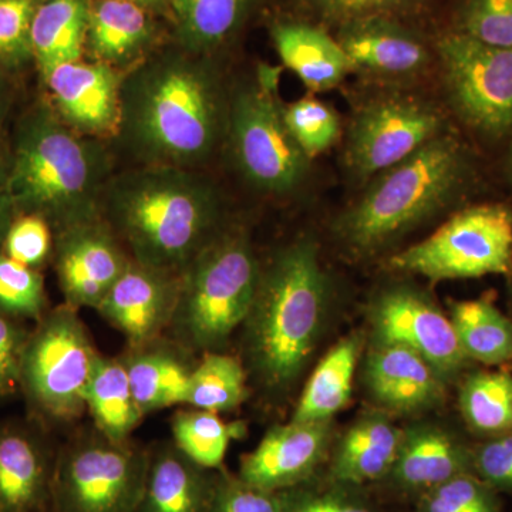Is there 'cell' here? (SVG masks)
<instances>
[{
	"label": "cell",
	"mask_w": 512,
	"mask_h": 512,
	"mask_svg": "<svg viewBox=\"0 0 512 512\" xmlns=\"http://www.w3.org/2000/svg\"><path fill=\"white\" fill-rule=\"evenodd\" d=\"M474 447L430 421L403 429L396 463L386 480L397 490L420 495L461 474L474 473Z\"/></svg>",
	"instance_id": "44dd1931"
},
{
	"label": "cell",
	"mask_w": 512,
	"mask_h": 512,
	"mask_svg": "<svg viewBox=\"0 0 512 512\" xmlns=\"http://www.w3.org/2000/svg\"><path fill=\"white\" fill-rule=\"evenodd\" d=\"M362 348V335L350 333L326 353L309 377L292 421L323 423L345 409L352 394L353 377Z\"/></svg>",
	"instance_id": "83f0119b"
},
{
	"label": "cell",
	"mask_w": 512,
	"mask_h": 512,
	"mask_svg": "<svg viewBox=\"0 0 512 512\" xmlns=\"http://www.w3.org/2000/svg\"><path fill=\"white\" fill-rule=\"evenodd\" d=\"M171 431L175 446L195 463L218 470L224 464L229 443L247 430L242 423H225L220 414L190 407L174 414Z\"/></svg>",
	"instance_id": "836d02e7"
},
{
	"label": "cell",
	"mask_w": 512,
	"mask_h": 512,
	"mask_svg": "<svg viewBox=\"0 0 512 512\" xmlns=\"http://www.w3.org/2000/svg\"><path fill=\"white\" fill-rule=\"evenodd\" d=\"M389 265L431 282L510 275L512 212L503 204L458 211L430 237L393 255Z\"/></svg>",
	"instance_id": "30bf717a"
},
{
	"label": "cell",
	"mask_w": 512,
	"mask_h": 512,
	"mask_svg": "<svg viewBox=\"0 0 512 512\" xmlns=\"http://www.w3.org/2000/svg\"><path fill=\"white\" fill-rule=\"evenodd\" d=\"M275 70H259L229 96L227 136L239 171L258 190L285 195L302 184L309 160L293 140L276 97Z\"/></svg>",
	"instance_id": "9c48e42d"
},
{
	"label": "cell",
	"mask_w": 512,
	"mask_h": 512,
	"mask_svg": "<svg viewBox=\"0 0 512 512\" xmlns=\"http://www.w3.org/2000/svg\"><path fill=\"white\" fill-rule=\"evenodd\" d=\"M248 380L241 357L224 350L204 353L192 369L185 406L217 414L234 412L248 399Z\"/></svg>",
	"instance_id": "1f68e13d"
},
{
	"label": "cell",
	"mask_w": 512,
	"mask_h": 512,
	"mask_svg": "<svg viewBox=\"0 0 512 512\" xmlns=\"http://www.w3.org/2000/svg\"><path fill=\"white\" fill-rule=\"evenodd\" d=\"M86 413L107 439L127 441L144 419L120 356L100 355L84 392Z\"/></svg>",
	"instance_id": "f1b7e54d"
},
{
	"label": "cell",
	"mask_w": 512,
	"mask_h": 512,
	"mask_svg": "<svg viewBox=\"0 0 512 512\" xmlns=\"http://www.w3.org/2000/svg\"><path fill=\"white\" fill-rule=\"evenodd\" d=\"M101 353L79 311L62 303L30 326L19 370L26 414L47 429L70 431L84 414V392Z\"/></svg>",
	"instance_id": "52a82bcc"
},
{
	"label": "cell",
	"mask_w": 512,
	"mask_h": 512,
	"mask_svg": "<svg viewBox=\"0 0 512 512\" xmlns=\"http://www.w3.org/2000/svg\"><path fill=\"white\" fill-rule=\"evenodd\" d=\"M437 53L451 104L468 126L501 136L512 131V47L454 33Z\"/></svg>",
	"instance_id": "7c38bea8"
},
{
	"label": "cell",
	"mask_w": 512,
	"mask_h": 512,
	"mask_svg": "<svg viewBox=\"0 0 512 512\" xmlns=\"http://www.w3.org/2000/svg\"><path fill=\"white\" fill-rule=\"evenodd\" d=\"M508 171H510V175H511V178H512V153H511V156H510V160H508Z\"/></svg>",
	"instance_id": "681fc988"
},
{
	"label": "cell",
	"mask_w": 512,
	"mask_h": 512,
	"mask_svg": "<svg viewBox=\"0 0 512 512\" xmlns=\"http://www.w3.org/2000/svg\"><path fill=\"white\" fill-rule=\"evenodd\" d=\"M286 128L309 161L329 150L340 137L338 113L329 104L305 96L282 106Z\"/></svg>",
	"instance_id": "e575fe53"
},
{
	"label": "cell",
	"mask_w": 512,
	"mask_h": 512,
	"mask_svg": "<svg viewBox=\"0 0 512 512\" xmlns=\"http://www.w3.org/2000/svg\"><path fill=\"white\" fill-rule=\"evenodd\" d=\"M271 36L284 66L313 93L333 89L350 72L342 46L325 30L306 23L281 22L272 26Z\"/></svg>",
	"instance_id": "484cf974"
},
{
	"label": "cell",
	"mask_w": 512,
	"mask_h": 512,
	"mask_svg": "<svg viewBox=\"0 0 512 512\" xmlns=\"http://www.w3.org/2000/svg\"><path fill=\"white\" fill-rule=\"evenodd\" d=\"M322 15L348 22V20L386 16L393 10L406 8L416 0H306Z\"/></svg>",
	"instance_id": "f6af8a7d"
},
{
	"label": "cell",
	"mask_w": 512,
	"mask_h": 512,
	"mask_svg": "<svg viewBox=\"0 0 512 512\" xmlns=\"http://www.w3.org/2000/svg\"><path fill=\"white\" fill-rule=\"evenodd\" d=\"M92 0H42L30 30L33 63L40 76L82 59Z\"/></svg>",
	"instance_id": "4316f807"
},
{
	"label": "cell",
	"mask_w": 512,
	"mask_h": 512,
	"mask_svg": "<svg viewBox=\"0 0 512 512\" xmlns=\"http://www.w3.org/2000/svg\"><path fill=\"white\" fill-rule=\"evenodd\" d=\"M229 97L204 56L165 53L124 74L117 136L146 165L207 163L227 136Z\"/></svg>",
	"instance_id": "6da1fadb"
},
{
	"label": "cell",
	"mask_w": 512,
	"mask_h": 512,
	"mask_svg": "<svg viewBox=\"0 0 512 512\" xmlns=\"http://www.w3.org/2000/svg\"><path fill=\"white\" fill-rule=\"evenodd\" d=\"M100 215L134 262L174 275L227 228L214 184L170 165H146L109 181Z\"/></svg>",
	"instance_id": "3957f363"
},
{
	"label": "cell",
	"mask_w": 512,
	"mask_h": 512,
	"mask_svg": "<svg viewBox=\"0 0 512 512\" xmlns=\"http://www.w3.org/2000/svg\"><path fill=\"white\" fill-rule=\"evenodd\" d=\"M467 173L464 148L443 133L372 178L362 195L340 212L333 232L352 254H376L456 200Z\"/></svg>",
	"instance_id": "5b68a950"
},
{
	"label": "cell",
	"mask_w": 512,
	"mask_h": 512,
	"mask_svg": "<svg viewBox=\"0 0 512 512\" xmlns=\"http://www.w3.org/2000/svg\"><path fill=\"white\" fill-rule=\"evenodd\" d=\"M53 247L55 232L49 222L37 215L18 214L6 232L0 252L19 264L42 271L52 261Z\"/></svg>",
	"instance_id": "ab89813d"
},
{
	"label": "cell",
	"mask_w": 512,
	"mask_h": 512,
	"mask_svg": "<svg viewBox=\"0 0 512 512\" xmlns=\"http://www.w3.org/2000/svg\"><path fill=\"white\" fill-rule=\"evenodd\" d=\"M461 26L485 45L512 47V0H467Z\"/></svg>",
	"instance_id": "60d3db41"
},
{
	"label": "cell",
	"mask_w": 512,
	"mask_h": 512,
	"mask_svg": "<svg viewBox=\"0 0 512 512\" xmlns=\"http://www.w3.org/2000/svg\"><path fill=\"white\" fill-rule=\"evenodd\" d=\"M353 490L330 480L318 485L311 478L278 495L282 512H379Z\"/></svg>",
	"instance_id": "f35d334b"
},
{
	"label": "cell",
	"mask_w": 512,
	"mask_h": 512,
	"mask_svg": "<svg viewBox=\"0 0 512 512\" xmlns=\"http://www.w3.org/2000/svg\"><path fill=\"white\" fill-rule=\"evenodd\" d=\"M93 140L74 133L49 103L26 111L9 148V187L18 214L53 232L101 217L107 160Z\"/></svg>",
	"instance_id": "277c9868"
},
{
	"label": "cell",
	"mask_w": 512,
	"mask_h": 512,
	"mask_svg": "<svg viewBox=\"0 0 512 512\" xmlns=\"http://www.w3.org/2000/svg\"><path fill=\"white\" fill-rule=\"evenodd\" d=\"M180 275L131 259L96 311L137 346L167 335L177 306Z\"/></svg>",
	"instance_id": "ac0fdd59"
},
{
	"label": "cell",
	"mask_w": 512,
	"mask_h": 512,
	"mask_svg": "<svg viewBox=\"0 0 512 512\" xmlns=\"http://www.w3.org/2000/svg\"><path fill=\"white\" fill-rule=\"evenodd\" d=\"M131 2L143 6L148 12H161V10L170 8V0H131Z\"/></svg>",
	"instance_id": "c3c4849f"
},
{
	"label": "cell",
	"mask_w": 512,
	"mask_h": 512,
	"mask_svg": "<svg viewBox=\"0 0 512 512\" xmlns=\"http://www.w3.org/2000/svg\"><path fill=\"white\" fill-rule=\"evenodd\" d=\"M124 74L100 62L60 64L42 77L50 106L67 127L83 137L116 134Z\"/></svg>",
	"instance_id": "2e32d148"
},
{
	"label": "cell",
	"mask_w": 512,
	"mask_h": 512,
	"mask_svg": "<svg viewBox=\"0 0 512 512\" xmlns=\"http://www.w3.org/2000/svg\"><path fill=\"white\" fill-rule=\"evenodd\" d=\"M16 215L18 212L13 204L9 187V150H6L5 146H0V251H2L6 232Z\"/></svg>",
	"instance_id": "bcb514c9"
},
{
	"label": "cell",
	"mask_w": 512,
	"mask_h": 512,
	"mask_svg": "<svg viewBox=\"0 0 512 512\" xmlns=\"http://www.w3.org/2000/svg\"><path fill=\"white\" fill-rule=\"evenodd\" d=\"M252 0H170L175 33L185 52L204 56L231 39Z\"/></svg>",
	"instance_id": "f546056e"
},
{
	"label": "cell",
	"mask_w": 512,
	"mask_h": 512,
	"mask_svg": "<svg viewBox=\"0 0 512 512\" xmlns=\"http://www.w3.org/2000/svg\"><path fill=\"white\" fill-rule=\"evenodd\" d=\"M363 382L367 393L387 412L417 414L446 400L448 382L439 370L413 350L372 342Z\"/></svg>",
	"instance_id": "ffe728a7"
},
{
	"label": "cell",
	"mask_w": 512,
	"mask_h": 512,
	"mask_svg": "<svg viewBox=\"0 0 512 512\" xmlns=\"http://www.w3.org/2000/svg\"><path fill=\"white\" fill-rule=\"evenodd\" d=\"M403 429L383 412L362 414L346 430L333 453L329 480L346 487L386 480L396 463Z\"/></svg>",
	"instance_id": "cb8c5ba5"
},
{
	"label": "cell",
	"mask_w": 512,
	"mask_h": 512,
	"mask_svg": "<svg viewBox=\"0 0 512 512\" xmlns=\"http://www.w3.org/2000/svg\"><path fill=\"white\" fill-rule=\"evenodd\" d=\"M448 316L470 362L494 367L512 363V320L490 299L451 302Z\"/></svg>",
	"instance_id": "4dcf8cb0"
},
{
	"label": "cell",
	"mask_w": 512,
	"mask_h": 512,
	"mask_svg": "<svg viewBox=\"0 0 512 512\" xmlns=\"http://www.w3.org/2000/svg\"><path fill=\"white\" fill-rule=\"evenodd\" d=\"M443 133V116L429 101L409 94L377 97L360 107L350 123L346 168L367 184Z\"/></svg>",
	"instance_id": "8fae6325"
},
{
	"label": "cell",
	"mask_w": 512,
	"mask_h": 512,
	"mask_svg": "<svg viewBox=\"0 0 512 512\" xmlns=\"http://www.w3.org/2000/svg\"><path fill=\"white\" fill-rule=\"evenodd\" d=\"M208 512H282V507L278 493L245 483L222 467Z\"/></svg>",
	"instance_id": "b9f144b4"
},
{
	"label": "cell",
	"mask_w": 512,
	"mask_h": 512,
	"mask_svg": "<svg viewBox=\"0 0 512 512\" xmlns=\"http://www.w3.org/2000/svg\"><path fill=\"white\" fill-rule=\"evenodd\" d=\"M150 12L131 0H92L84 50L96 62L121 69L136 62L153 42Z\"/></svg>",
	"instance_id": "d4e9b609"
},
{
	"label": "cell",
	"mask_w": 512,
	"mask_h": 512,
	"mask_svg": "<svg viewBox=\"0 0 512 512\" xmlns=\"http://www.w3.org/2000/svg\"><path fill=\"white\" fill-rule=\"evenodd\" d=\"M372 342L403 346L426 359L448 383L463 375L470 360L458 343L450 316L410 282H392L369 306Z\"/></svg>",
	"instance_id": "4fadbf2b"
},
{
	"label": "cell",
	"mask_w": 512,
	"mask_h": 512,
	"mask_svg": "<svg viewBox=\"0 0 512 512\" xmlns=\"http://www.w3.org/2000/svg\"><path fill=\"white\" fill-rule=\"evenodd\" d=\"M52 262L63 303L77 311H96L131 258L106 221L99 217L56 232Z\"/></svg>",
	"instance_id": "5bb4252c"
},
{
	"label": "cell",
	"mask_w": 512,
	"mask_h": 512,
	"mask_svg": "<svg viewBox=\"0 0 512 512\" xmlns=\"http://www.w3.org/2000/svg\"><path fill=\"white\" fill-rule=\"evenodd\" d=\"M473 471L495 491H512V430L474 447Z\"/></svg>",
	"instance_id": "ee69618b"
},
{
	"label": "cell",
	"mask_w": 512,
	"mask_h": 512,
	"mask_svg": "<svg viewBox=\"0 0 512 512\" xmlns=\"http://www.w3.org/2000/svg\"><path fill=\"white\" fill-rule=\"evenodd\" d=\"M30 326L0 312V403L19 397V370Z\"/></svg>",
	"instance_id": "7bdbcfd3"
},
{
	"label": "cell",
	"mask_w": 512,
	"mask_h": 512,
	"mask_svg": "<svg viewBox=\"0 0 512 512\" xmlns=\"http://www.w3.org/2000/svg\"><path fill=\"white\" fill-rule=\"evenodd\" d=\"M419 498L417 512H500L497 491L474 473L451 478Z\"/></svg>",
	"instance_id": "8d00e7d4"
},
{
	"label": "cell",
	"mask_w": 512,
	"mask_h": 512,
	"mask_svg": "<svg viewBox=\"0 0 512 512\" xmlns=\"http://www.w3.org/2000/svg\"><path fill=\"white\" fill-rule=\"evenodd\" d=\"M467 426L481 436L512 430V375L505 370H476L461 380L458 392Z\"/></svg>",
	"instance_id": "d6a6232c"
},
{
	"label": "cell",
	"mask_w": 512,
	"mask_h": 512,
	"mask_svg": "<svg viewBox=\"0 0 512 512\" xmlns=\"http://www.w3.org/2000/svg\"><path fill=\"white\" fill-rule=\"evenodd\" d=\"M147 464L148 446L76 426L60 440L50 512H136Z\"/></svg>",
	"instance_id": "ba28073f"
},
{
	"label": "cell",
	"mask_w": 512,
	"mask_h": 512,
	"mask_svg": "<svg viewBox=\"0 0 512 512\" xmlns=\"http://www.w3.org/2000/svg\"><path fill=\"white\" fill-rule=\"evenodd\" d=\"M218 470L195 463L173 440L151 444L136 512H208Z\"/></svg>",
	"instance_id": "7402d4cb"
},
{
	"label": "cell",
	"mask_w": 512,
	"mask_h": 512,
	"mask_svg": "<svg viewBox=\"0 0 512 512\" xmlns=\"http://www.w3.org/2000/svg\"><path fill=\"white\" fill-rule=\"evenodd\" d=\"M511 275H512V269H511Z\"/></svg>",
	"instance_id": "f907efd6"
},
{
	"label": "cell",
	"mask_w": 512,
	"mask_h": 512,
	"mask_svg": "<svg viewBox=\"0 0 512 512\" xmlns=\"http://www.w3.org/2000/svg\"><path fill=\"white\" fill-rule=\"evenodd\" d=\"M348 57L350 72L384 82H404L427 69L430 53L419 36L386 16L343 22L336 36Z\"/></svg>",
	"instance_id": "d6986e66"
},
{
	"label": "cell",
	"mask_w": 512,
	"mask_h": 512,
	"mask_svg": "<svg viewBox=\"0 0 512 512\" xmlns=\"http://www.w3.org/2000/svg\"><path fill=\"white\" fill-rule=\"evenodd\" d=\"M329 281L311 237L261 265L254 302L242 323V362L269 399L291 393L315 352L329 308Z\"/></svg>",
	"instance_id": "7a4b0ae2"
},
{
	"label": "cell",
	"mask_w": 512,
	"mask_h": 512,
	"mask_svg": "<svg viewBox=\"0 0 512 512\" xmlns=\"http://www.w3.org/2000/svg\"><path fill=\"white\" fill-rule=\"evenodd\" d=\"M261 264L247 232L225 228L180 274L167 338L200 357L222 352L254 302Z\"/></svg>",
	"instance_id": "8992f818"
},
{
	"label": "cell",
	"mask_w": 512,
	"mask_h": 512,
	"mask_svg": "<svg viewBox=\"0 0 512 512\" xmlns=\"http://www.w3.org/2000/svg\"><path fill=\"white\" fill-rule=\"evenodd\" d=\"M332 440V424L292 421L271 427L239 461L237 476L262 490L279 493L315 476Z\"/></svg>",
	"instance_id": "e0dca14e"
},
{
	"label": "cell",
	"mask_w": 512,
	"mask_h": 512,
	"mask_svg": "<svg viewBox=\"0 0 512 512\" xmlns=\"http://www.w3.org/2000/svg\"><path fill=\"white\" fill-rule=\"evenodd\" d=\"M42 271L0 252V312L22 322H39L49 311Z\"/></svg>",
	"instance_id": "d590c367"
},
{
	"label": "cell",
	"mask_w": 512,
	"mask_h": 512,
	"mask_svg": "<svg viewBox=\"0 0 512 512\" xmlns=\"http://www.w3.org/2000/svg\"><path fill=\"white\" fill-rule=\"evenodd\" d=\"M42 0H0V69L18 73L33 63L30 30Z\"/></svg>",
	"instance_id": "74e56055"
},
{
	"label": "cell",
	"mask_w": 512,
	"mask_h": 512,
	"mask_svg": "<svg viewBox=\"0 0 512 512\" xmlns=\"http://www.w3.org/2000/svg\"><path fill=\"white\" fill-rule=\"evenodd\" d=\"M120 357L144 417L187 402L197 356L163 336L143 345H127Z\"/></svg>",
	"instance_id": "603a6c76"
},
{
	"label": "cell",
	"mask_w": 512,
	"mask_h": 512,
	"mask_svg": "<svg viewBox=\"0 0 512 512\" xmlns=\"http://www.w3.org/2000/svg\"><path fill=\"white\" fill-rule=\"evenodd\" d=\"M59 444L28 414L0 420V512H50Z\"/></svg>",
	"instance_id": "9a60e30c"
},
{
	"label": "cell",
	"mask_w": 512,
	"mask_h": 512,
	"mask_svg": "<svg viewBox=\"0 0 512 512\" xmlns=\"http://www.w3.org/2000/svg\"><path fill=\"white\" fill-rule=\"evenodd\" d=\"M9 76L10 73L0 69V146H3V131L12 104V84Z\"/></svg>",
	"instance_id": "7dc6e473"
}]
</instances>
